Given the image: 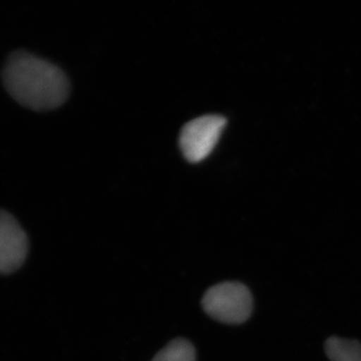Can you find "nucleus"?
Wrapping results in <instances>:
<instances>
[{
  "label": "nucleus",
  "instance_id": "1",
  "mask_svg": "<svg viewBox=\"0 0 361 361\" xmlns=\"http://www.w3.org/2000/svg\"><path fill=\"white\" fill-rule=\"evenodd\" d=\"M2 78L9 94L32 110H54L70 94V82L61 68L26 51L9 56Z\"/></svg>",
  "mask_w": 361,
  "mask_h": 361
},
{
  "label": "nucleus",
  "instance_id": "2",
  "mask_svg": "<svg viewBox=\"0 0 361 361\" xmlns=\"http://www.w3.org/2000/svg\"><path fill=\"white\" fill-rule=\"evenodd\" d=\"M202 307L217 322L242 324L250 318L253 297L246 285L240 282H223L206 291L202 299Z\"/></svg>",
  "mask_w": 361,
  "mask_h": 361
},
{
  "label": "nucleus",
  "instance_id": "3",
  "mask_svg": "<svg viewBox=\"0 0 361 361\" xmlns=\"http://www.w3.org/2000/svg\"><path fill=\"white\" fill-rule=\"evenodd\" d=\"M226 123L223 116L208 115L186 123L180 134V148L185 158L191 163L205 160L219 141Z\"/></svg>",
  "mask_w": 361,
  "mask_h": 361
},
{
  "label": "nucleus",
  "instance_id": "4",
  "mask_svg": "<svg viewBox=\"0 0 361 361\" xmlns=\"http://www.w3.org/2000/svg\"><path fill=\"white\" fill-rule=\"evenodd\" d=\"M28 253V239L11 214L0 209V274L20 269Z\"/></svg>",
  "mask_w": 361,
  "mask_h": 361
},
{
  "label": "nucleus",
  "instance_id": "5",
  "mask_svg": "<svg viewBox=\"0 0 361 361\" xmlns=\"http://www.w3.org/2000/svg\"><path fill=\"white\" fill-rule=\"evenodd\" d=\"M324 349L331 361H361V343L357 341L329 337L325 342Z\"/></svg>",
  "mask_w": 361,
  "mask_h": 361
},
{
  "label": "nucleus",
  "instance_id": "6",
  "mask_svg": "<svg viewBox=\"0 0 361 361\" xmlns=\"http://www.w3.org/2000/svg\"><path fill=\"white\" fill-rule=\"evenodd\" d=\"M152 361H196V351L191 342L177 338L159 351Z\"/></svg>",
  "mask_w": 361,
  "mask_h": 361
}]
</instances>
